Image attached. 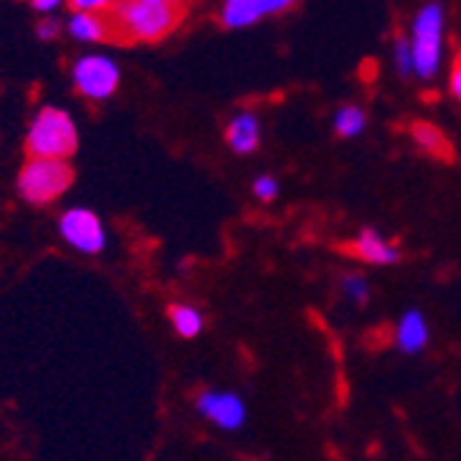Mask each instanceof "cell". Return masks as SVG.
Returning <instances> with one entry per match:
<instances>
[{"label":"cell","mask_w":461,"mask_h":461,"mask_svg":"<svg viewBox=\"0 0 461 461\" xmlns=\"http://www.w3.org/2000/svg\"><path fill=\"white\" fill-rule=\"evenodd\" d=\"M187 17V0H119L110 12L115 39L132 44H157L176 33Z\"/></svg>","instance_id":"cell-1"},{"label":"cell","mask_w":461,"mask_h":461,"mask_svg":"<svg viewBox=\"0 0 461 461\" xmlns=\"http://www.w3.org/2000/svg\"><path fill=\"white\" fill-rule=\"evenodd\" d=\"M410 44L415 55V80L431 83L445 67L447 50V14L439 0L423 4L410 23Z\"/></svg>","instance_id":"cell-2"},{"label":"cell","mask_w":461,"mask_h":461,"mask_svg":"<svg viewBox=\"0 0 461 461\" xmlns=\"http://www.w3.org/2000/svg\"><path fill=\"white\" fill-rule=\"evenodd\" d=\"M77 140L80 132L72 115L58 104H44L36 110V115L28 124L25 149L31 157L69 159L77 151Z\"/></svg>","instance_id":"cell-3"},{"label":"cell","mask_w":461,"mask_h":461,"mask_svg":"<svg viewBox=\"0 0 461 461\" xmlns=\"http://www.w3.org/2000/svg\"><path fill=\"white\" fill-rule=\"evenodd\" d=\"M75 182V170L69 159H52V157H31L17 176V193L31 206L55 203Z\"/></svg>","instance_id":"cell-4"},{"label":"cell","mask_w":461,"mask_h":461,"mask_svg":"<svg viewBox=\"0 0 461 461\" xmlns=\"http://www.w3.org/2000/svg\"><path fill=\"white\" fill-rule=\"evenodd\" d=\"M72 86L88 102H104L122 86V67L104 52H86L72 64Z\"/></svg>","instance_id":"cell-5"},{"label":"cell","mask_w":461,"mask_h":461,"mask_svg":"<svg viewBox=\"0 0 461 461\" xmlns=\"http://www.w3.org/2000/svg\"><path fill=\"white\" fill-rule=\"evenodd\" d=\"M58 234L61 240L83 253V256H99L107 248V230L99 220L96 212L86 209V206H72L61 214L58 220Z\"/></svg>","instance_id":"cell-6"},{"label":"cell","mask_w":461,"mask_h":461,"mask_svg":"<svg viewBox=\"0 0 461 461\" xmlns=\"http://www.w3.org/2000/svg\"><path fill=\"white\" fill-rule=\"evenodd\" d=\"M195 407L198 412L212 420L214 426L225 429V431H237L245 426L248 420V407H245V401L237 395V393H228V390H206L198 395L195 401Z\"/></svg>","instance_id":"cell-7"},{"label":"cell","mask_w":461,"mask_h":461,"mask_svg":"<svg viewBox=\"0 0 461 461\" xmlns=\"http://www.w3.org/2000/svg\"><path fill=\"white\" fill-rule=\"evenodd\" d=\"M346 253L371 267H395L401 261L398 242L387 240L376 228H360L357 234L346 242Z\"/></svg>","instance_id":"cell-8"},{"label":"cell","mask_w":461,"mask_h":461,"mask_svg":"<svg viewBox=\"0 0 461 461\" xmlns=\"http://www.w3.org/2000/svg\"><path fill=\"white\" fill-rule=\"evenodd\" d=\"M225 146L240 154V157H250L261 149V119L253 110H237L225 124Z\"/></svg>","instance_id":"cell-9"},{"label":"cell","mask_w":461,"mask_h":461,"mask_svg":"<svg viewBox=\"0 0 461 461\" xmlns=\"http://www.w3.org/2000/svg\"><path fill=\"white\" fill-rule=\"evenodd\" d=\"M395 343L401 352L407 355H418L426 349L429 343V321L418 308H410L395 324Z\"/></svg>","instance_id":"cell-10"},{"label":"cell","mask_w":461,"mask_h":461,"mask_svg":"<svg viewBox=\"0 0 461 461\" xmlns=\"http://www.w3.org/2000/svg\"><path fill=\"white\" fill-rule=\"evenodd\" d=\"M410 140L415 143L418 151H423L431 159H439V162L453 159V143L447 140V135L439 127H434L429 122H412L410 124Z\"/></svg>","instance_id":"cell-11"},{"label":"cell","mask_w":461,"mask_h":461,"mask_svg":"<svg viewBox=\"0 0 461 461\" xmlns=\"http://www.w3.org/2000/svg\"><path fill=\"white\" fill-rule=\"evenodd\" d=\"M264 17V0H222L220 4V25L228 31L253 28Z\"/></svg>","instance_id":"cell-12"},{"label":"cell","mask_w":461,"mask_h":461,"mask_svg":"<svg viewBox=\"0 0 461 461\" xmlns=\"http://www.w3.org/2000/svg\"><path fill=\"white\" fill-rule=\"evenodd\" d=\"M67 33L80 44H99L107 36H113L110 20L104 14H88V12H75L67 23Z\"/></svg>","instance_id":"cell-13"},{"label":"cell","mask_w":461,"mask_h":461,"mask_svg":"<svg viewBox=\"0 0 461 461\" xmlns=\"http://www.w3.org/2000/svg\"><path fill=\"white\" fill-rule=\"evenodd\" d=\"M368 130V113L357 102L338 104L332 113V132L343 140H355Z\"/></svg>","instance_id":"cell-14"},{"label":"cell","mask_w":461,"mask_h":461,"mask_svg":"<svg viewBox=\"0 0 461 461\" xmlns=\"http://www.w3.org/2000/svg\"><path fill=\"white\" fill-rule=\"evenodd\" d=\"M167 319H170V327L182 338H198L203 332V313L193 305H185V303L170 305Z\"/></svg>","instance_id":"cell-15"},{"label":"cell","mask_w":461,"mask_h":461,"mask_svg":"<svg viewBox=\"0 0 461 461\" xmlns=\"http://www.w3.org/2000/svg\"><path fill=\"white\" fill-rule=\"evenodd\" d=\"M390 64L401 80H412L415 77V55L407 33H395L390 44Z\"/></svg>","instance_id":"cell-16"},{"label":"cell","mask_w":461,"mask_h":461,"mask_svg":"<svg viewBox=\"0 0 461 461\" xmlns=\"http://www.w3.org/2000/svg\"><path fill=\"white\" fill-rule=\"evenodd\" d=\"M340 294L357 308H366L371 300V283L363 272H343L340 275Z\"/></svg>","instance_id":"cell-17"},{"label":"cell","mask_w":461,"mask_h":461,"mask_svg":"<svg viewBox=\"0 0 461 461\" xmlns=\"http://www.w3.org/2000/svg\"><path fill=\"white\" fill-rule=\"evenodd\" d=\"M253 198L256 201H261V203H272V201H277V195H280V182L272 176V173H258V176L253 179Z\"/></svg>","instance_id":"cell-18"},{"label":"cell","mask_w":461,"mask_h":461,"mask_svg":"<svg viewBox=\"0 0 461 461\" xmlns=\"http://www.w3.org/2000/svg\"><path fill=\"white\" fill-rule=\"evenodd\" d=\"M119 0H69L72 12H88V14H110Z\"/></svg>","instance_id":"cell-19"},{"label":"cell","mask_w":461,"mask_h":461,"mask_svg":"<svg viewBox=\"0 0 461 461\" xmlns=\"http://www.w3.org/2000/svg\"><path fill=\"white\" fill-rule=\"evenodd\" d=\"M447 94L461 104V50L453 55V61H450V72H447Z\"/></svg>","instance_id":"cell-20"},{"label":"cell","mask_w":461,"mask_h":461,"mask_svg":"<svg viewBox=\"0 0 461 461\" xmlns=\"http://www.w3.org/2000/svg\"><path fill=\"white\" fill-rule=\"evenodd\" d=\"M61 33H64V23H58L52 14L41 17V23L36 25V36H39L41 41H55Z\"/></svg>","instance_id":"cell-21"},{"label":"cell","mask_w":461,"mask_h":461,"mask_svg":"<svg viewBox=\"0 0 461 461\" xmlns=\"http://www.w3.org/2000/svg\"><path fill=\"white\" fill-rule=\"evenodd\" d=\"M303 0H264V14L267 17H283L288 12H294Z\"/></svg>","instance_id":"cell-22"},{"label":"cell","mask_w":461,"mask_h":461,"mask_svg":"<svg viewBox=\"0 0 461 461\" xmlns=\"http://www.w3.org/2000/svg\"><path fill=\"white\" fill-rule=\"evenodd\" d=\"M28 4L33 6V12H39L41 17H47V14H55L64 4H69V0H28Z\"/></svg>","instance_id":"cell-23"}]
</instances>
